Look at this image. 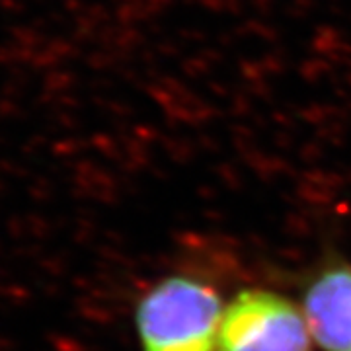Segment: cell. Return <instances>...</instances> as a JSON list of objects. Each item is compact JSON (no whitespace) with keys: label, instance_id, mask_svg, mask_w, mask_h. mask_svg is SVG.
I'll use <instances>...</instances> for the list:
<instances>
[{"label":"cell","instance_id":"cell-1","mask_svg":"<svg viewBox=\"0 0 351 351\" xmlns=\"http://www.w3.org/2000/svg\"><path fill=\"white\" fill-rule=\"evenodd\" d=\"M221 320L217 291L195 277H166L137 306L143 351H217Z\"/></svg>","mask_w":351,"mask_h":351},{"label":"cell","instance_id":"cell-2","mask_svg":"<svg viewBox=\"0 0 351 351\" xmlns=\"http://www.w3.org/2000/svg\"><path fill=\"white\" fill-rule=\"evenodd\" d=\"M217 351H313L311 330L289 299L248 289L223 311Z\"/></svg>","mask_w":351,"mask_h":351},{"label":"cell","instance_id":"cell-3","mask_svg":"<svg viewBox=\"0 0 351 351\" xmlns=\"http://www.w3.org/2000/svg\"><path fill=\"white\" fill-rule=\"evenodd\" d=\"M302 314L326 351H351V265H330L308 283Z\"/></svg>","mask_w":351,"mask_h":351}]
</instances>
